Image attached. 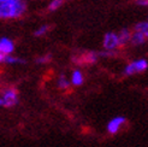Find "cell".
<instances>
[{"mask_svg": "<svg viewBox=\"0 0 148 147\" xmlns=\"http://www.w3.org/2000/svg\"><path fill=\"white\" fill-rule=\"evenodd\" d=\"M27 11L24 0H0V19H16Z\"/></svg>", "mask_w": 148, "mask_h": 147, "instance_id": "1", "label": "cell"}, {"mask_svg": "<svg viewBox=\"0 0 148 147\" xmlns=\"http://www.w3.org/2000/svg\"><path fill=\"white\" fill-rule=\"evenodd\" d=\"M102 46L107 51H114L116 48L122 46L118 34L117 33H112V32L106 33L105 36H103V40H102Z\"/></svg>", "mask_w": 148, "mask_h": 147, "instance_id": "2", "label": "cell"}, {"mask_svg": "<svg viewBox=\"0 0 148 147\" xmlns=\"http://www.w3.org/2000/svg\"><path fill=\"white\" fill-rule=\"evenodd\" d=\"M3 100H4V107H13L18 102V92L13 88H9L3 92Z\"/></svg>", "mask_w": 148, "mask_h": 147, "instance_id": "3", "label": "cell"}, {"mask_svg": "<svg viewBox=\"0 0 148 147\" xmlns=\"http://www.w3.org/2000/svg\"><path fill=\"white\" fill-rule=\"evenodd\" d=\"M125 123V118L122 116H118V117H114V118H112L108 124H107V131L110 134H116L119 131V129L122 128V126Z\"/></svg>", "mask_w": 148, "mask_h": 147, "instance_id": "4", "label": "cell"}, {"mask_svg": "<svg viewBox=\"0 0 148 147\" xmlns=\"http://www.w3.org/2000/svg\"><path fill=\"white\" fill-rule=\"evenodd\" d=\"M14 51V43L9 38H0V52L5 54H12Z\"/></svg>", "mask_w": 148, "mask_h": 147, "instance_id": "5", "label": "cell"}, {"mask_svg": "<svg viewBox=\"0 0 148 147\" xmlns=\"http://www.w3.org/2000/svg\"><path fill=\"white\" fill-rule=\"evenodd\" d=\"M83 81H84V76H83V74L79 70H73L72 71L71 80H70L71 84H73V86H81L83 83Z\"/></svg>", "mask_w": 148, "mask_h": 147, "instance_id": "6", "label": "cell"}, {"mask_svg": "<svg viewBox=\"0 0 148 147\" xmlns=\"http://www.w3.org/2000/svg\"><path fill=\"white\" fill-rule=\"evenodd\" d=\"M146 36L141 33V32H138V30H135L134 33L131 34V39L130 41L134 43V45H142V43L146 41Z\"/></svg>", "mask_w": 148, "mask_h": 147, "instance_id": "7", "label": "cell"}, {"mask_svg": "<svg viewBox=\"0 0 148 147\" xmlns=\"http://www.w3.org/2000/svg\"><path fill=\"white\" fill-rule=\"evenodd\" d=\"M132 67H134L135 72H142L148 68V63L146 59H137L135 62H132Z\"/></svg>", "mask_w": 148, "mask_h": 147, "instance_id": "8", "label": "cell"}, {"mask_svg": "<svg viewBox=\"0 0 148 147\" xmlns=\"http://www.w3.org/2000/svg\"><path fill=\"white\" fill-rule=\"evenodd\" d=\"M118 36H119L121 45H125V43L129 42L131 39V32L129 29H122V30L118 33Z\"/></svg>", "mask_w": 148, "mask_h": 147, "instance_id": "9", "label": "cell"}, {"mask_svg": "<svg viewBox=\"0 0 148 147\" xmlns=\"http://www.w3.org/2000/svg\"><path fill=\"white\" fill-rule=\"evenodd\" d=\"M5 63L6 64H24L25 60L22 59V58H19V57H14L12 54H7L6 59H5Z\"/></svg>", "mask_w": 148, "mask_h": 147, "instance_id": "10", "label": "cell"}, {"mask_svg": "<svg viewBox=\"0 0 148 147\" xmlns=\"http://www.w3.org/2000/svg\"><path fill=\"white\" fill-rule=\"evenodd\" d=\"M64 3V0H51V1L48 3V6H47V9L48 11H57L58 9H60L62 5Z\"/></svg>", "mask_w": 148, "mask_h": 147, "instance_id": "11", "label": "cell"}, {"mask_svg": "<svg viewBox=\"0 0 148 147\" xmlns=\"http://www.w3.org/2000/svg\"><path fill=\"white\" fill-rule=\"evenodd\" d=\"M70 81L66 78L65 75H60L58 78V87L60 88V89H68V88L70 87Z\"/></svg>", "mask_w": 148, "mask_h": 147, "instance_id": "12", "label": "cell"}, {"mask_svg": "<svg viewBox=\"0 0 148 147\" xmlns=\"http://www.w3.org/2000/svg\"><path fill=\"white\" fill-rule=\"evenodd\" d=\"M135 30L141 32L146 38H148V21L147 22H140L135 25Z\"/></svg>", "mask_w": 148, "mask_h": 147, "instance_id": "13", "label": "cell"}, {"mask_svg": "<svg viewBox=\"0 0 148 147\" xmlns=\"http://www.w3.org/2000/svg\"><path fill=\"white\" fill-rule=\"evenodd\" d=\"M48 30H49V27L48 25H41V27H39L34 32V35L36 36V38H40V36H43V35H46L47 33H48Z\"/></svg>", "mask_w": 148, "mask_h": 147, "instance_id": "14", "label": "cell"}, {"mask_svg": "<svg viewBox=\"0 0 148 147\" xmlns=\"http://www.w3.org/2000/svg\"><path fill=\"white\" fill-rule=\"evenodd\" d=\"M98 58H99V53H95V52H89V53H87L86 57H84V60L87 63H95L98 60Z\"/></svg>", "mask_w": 148, "mask_h": 147, "instance_id": "15", "label": "cell"}, {"mask_svg": "<svg viewBox=\"0 0 148 147\" xmlns=\"http://www.w3.org/2000/svg\"><path fill=\"white\" fill-rule=\"evenodd\" d=\"M52 59V56L51 54H45V56H41L36 58V63L38 64H46Z\"/></svg>", "mask_w": 148, "mask_h": 147, "instance_id": "16", "label": "cell"}, {"mask_svg": "<svg viewBox=\"0 0 148 147\" xmlns=\"http://www.w3.org/2000/svg\"><path fill=\"white\" fill-rule=\"evenodd\" d=\"M136 4L140 6H148V0H136Z\"/></svg>", "mask_w": 148, "mask_h": 147, "instance_id": "17", "label": "cell"}, {"mask_svg": "<svg viewBox=\"0 0 148 147\" xmlns=\"http://www.w3.org/2000/svg\"><path fill=\"white\" fill-rule=\"evenodd\" d=\"M6 56H7V54H5V53H3V52H0V63H5Z\"/></svg>", "mask_w": 148, "mask_h": 147, "instance_id": "18", "label": "cell"}, {"mask_svg": "<svg viewBox=\"0 0 148 147\" xmlns=\"http://www.w3.org/2000/svg\"><path fill=\"white\" fill-rule=\"evenodd\" d=\"M0 106H4V100L1 97H0Z\"/></svg>", "mask_w": 148, "mask_h": 147, "instance_id": "19", "label": "cell"}]
</instances>
